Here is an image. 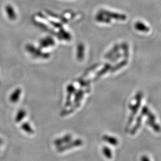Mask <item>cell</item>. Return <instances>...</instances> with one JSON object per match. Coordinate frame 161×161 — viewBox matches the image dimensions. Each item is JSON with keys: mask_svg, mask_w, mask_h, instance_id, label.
Here are the masks:
<instances>
[{"mask_svg": "<svg viewBox=\"0 0 161 161\" xmlns=\"http://www.w3.org/2000/svg\"><path fill=\"white\" fill-rule=\"evenodd\" d=\"M143 97V93L141 92L137 93L136 96V103L134 104H130L129 105V108L131 110V114L130 115V116L129 118V119L127 123V127H126V131H128L130 127L131 126L132 122L134 121V117L137 114V112H138V109L140 106L141 104V101Z\"/></svg>", "mask_w": 161, "mask_h": 161, "instance_id": "obj_1", "label": "cell"}, {"mask_svg": "<svg viewBox=\"0 0 161 161\" xmlns=\"http://www.w3.org/2000/svg\"><path fill=\"white\" fill-rule=\"evenodd\" d=\"M83 144V142L81 139H76L73 141H70L68 143L64 144L61 146L58 147V152H63L66 150L70 149L76 147H79Z\"/></svg>", "mask_w": 161, "mask_h": 161, "instance_id": "obj_2", "label": "cell"}, {"mask_svg": "<svg viewBox=\"0 0 161 161\" xmlns=\"http://www.w3.org/2000/svg\"><path fill=\"white\" fill-rule=\"evenodd\" d=\"M26 49L32 55H34L36 58H47L50 56V54L49 53H42L40 50H38L34 46L28 44L26 46Z\"/></svg>", "mask_w": 161, "mask_h": 161, "instance_id": "obj_3", "label": "cell"}, {"mask_svg": "<svg viewBox=\"0 0 161 161\" xmlns=\"http://www.w3.org/2000/svg\"><path fill=\"white\" fill-rule=\"evenodd\" d=\"M100 14L106 16L107 17H110V18H113L116 20H125L127 17L124 14H120L118 13H114L112 12H107V11H101L100 12Z\"/></svg>", "mask_w": 161, "mask_h": 161, "instance_id": "obj_4", "label": "cell"}, {"mask_svg": "<svg viewBox=\"0 0 161 161\" xmlns=\"http://www.w3.org/2000/svg\"><path fill=\"white\" fill-rule=\"evenodd\" d=\"M72 136L70 134H67L62 137L57 138L54 141V144L55 146L59 147L64 144H66L72 140Z\"/></svg>", "mask_w": 161, "mask_h": 161, "instance_id": "obj_5", "label": "cell"}, {"mask_svg": "<svg viewBox=\"0 0 161 161\" xmlns=\"http://www.w3.org/2000/svg\"><path fill=\"white\" fill-rule=\"evenodd\" d=\"M55 45V42L54 40L50 37L47 36L45 38H43L40 41L41 48H47L50 46H54Z\"/></svg>", "mask_w": 161, "mask_h": 161, "instance_id": "obj_6", "label": "cell"}, {"mask_svg": "<svg viewBox=\"0 0 161 161\" xmlns=\"http://www.w3.org/2000/svg\"><path fill=\"white\" fill-rule=\"evenodd\" d=\"M111 68H112V66H111L110 64H108V63L105 64L103 68H102L99 72H98L96 74L95 77L93 79V80H98L100 76H102V75L105 74L108 71H109Z\"/></svg>", "mask_w": 161, "mask_h": 161, "instance_id": "obj_7", "label": "cell"}, {"mask_svg": "<svg viewBox=\"0 0 161 161\" xmlns=\"http://www.w3.org/2000/svg\"><path fill=\"white\" fill-rule=\"evenodd\" d=\"M144 116V115H143L142 113L140 114V115L138 116L137 118V121H136V123L135 124V125L134 126V127L132 128V130H131L130 133L133 136L134 135L137 131H138V129L140 128V127L141 126V124H142V119H143V117Z\"/></svg>", "mask_w": 161, "mask_h": 161, "instance_id": "obj_8", "label": "cell"}, {"mask_svg": "<svg viewBox=\"0 0 161 161\" xmlns=\"http://www.w3.org/2000/svg\"><path fill=\"white\" fill-rule=\"evenodd\" d=\"M103 140L109 143L110 144L112 145V146H117L119 143V141L116 138H115L114 137L112 136H110L108 135H104L102 137Z\"/></svg>", "mask_w": 161, "mask_h": 161, "instance_id": "obj_9", "label": "cell"}, {"mask_svg": "<svg viewBox=\"0 0 161 161\" xmlns=\"http://www.w3.org/2000/svg\"><path fill=\"white\" fill-rule=\"evenodd\" d=\"M141 113L144 115L148 117V119L151 120V121H155L156 117L155 116L153 113H152L150 110L148 109V108L147 106H144L142 109V110L141 112Z\"/></svg>", "mask_w": 161, "mask_h": 161, "instance_id": "obj_10", "label": "cell"}, {"mask_svg": "<svg viewBox=\"0 0 161 161\" xmlns=\"http://www.w3.org/2000/svg\"><path fill=\"white\" fill-rule=\"evenodd\" d=\"M121 48V45H118V44H116L115 46L109 52H108L105 55H104V58H109L112 57H113V56H114L115 54L119 50V49Z\"/></svg>", "mask_w": 161, "mask_h": 161, "instance_id": "obj_11", "label": "cell"}, {"mask_svg": "<svg viewBox=\"0 0 161 161\" xmlns=\"http://www.w3.org/2000/svg\"><path fill=\"white\" fill-rule=\"evenodd\" d=\"M84 57V46L83 44H79L77 48V58L79 61H82Z\"/></svg>", "mask_w": 161, "mask_h": 161, "instance_id": "obj_12", "label": "cell"}, {"mask_svg": "<svg viewBox=\"0 0 161 161\" xmlns=\"http://www.w3.org/2000/svg\"><path fill=\"white\" fill-rule=\"evenodd\" d=\"M80 105V102H77L75 103L74 106H72L69 109L66 110H63L61 113H60V115L62 116H64L66 115H69L70 114H72L73 112H74L75 110L77 109Z\"/></svg>", "mask_w": 161, "mask_h": 161, "instance_id": "obj_13", "label": "cell"}, {"mask_svg": "<svg viewBox=\"0 0 161 161\" xmlns=\"http://www.w3.org/2000/svg\"><path fill=\"white\" fill-rule=\"evenodd\" d=\"M86 92H89L90 90L88 89ZM86 92H84L82 88H80L79 90H78L76 92H75V98H74L75 103H77V102H80L81 100L82 99L83 96L84 95V93Z\"/></svg>", "mask_w": 161, "mask_h": 161, "instance_id": "obj_14", "label": "cell"}, {"mask_svg": "<svg viewBox=\"0 0 161 161\" xmlns=\"http://www.w3.org/2000/svg\"><path fill=\"white\" fill-rule=\"evenodd\" d=\"M135 28L138 31L143 32H149L150 29L148 26L145 25L144 23L140 22H137L135 24Z\"/></svg>", "mask_w": 161, "mask_h": 161, "instance_id": "obj_15", "label": "cell"}, {"mask_svg": "<svg viewBox=\"0 0 161 161\" xmlns=\"http://www.w3.org/2000/svg\"><path fill=\"white\" fill-rule=\"evenodd\" d=\"M21 90L20 88H17L14 92H13L12 95L10 96V100L12 102V103H16L17 101L19 100L20 96L21 94Z\"/></svg>", "mask_w": 161, "mask_h": 161, "instance_id": "obj_16", "label": "cell"}, {"mask_svg": "<svg viewBox=\"0 0 161 161\" xmlns=\"http://www.w3.org/2000/svg\"><path fill=\"white\" fill-rule=\"evenodd\" d=\"M127 64H128V61H127V59H125V60L121 61V62H119V64H115L114 67L111 68L110 69V72H111L112 73H113V72H114L115 71H116V70L121 69V68H122V67L126 66Z\"/></svg>", "mask_w": 161, "mask_h": 161, "instance_id": "obj_17", "label": "cell"}, {"mask_svg": "<svg viewBox=\"0 0 161 161\" xmlns=\"http://www.w3.org/2000/svg\"><path fill=\"white\" fill-rule=\"evenodd\" d=\"M146 123L149 125L150 127H152L156 132H160V130H161L160 127L159 126L158 124L156 123L155 121H151L149 119H147L146 121Z\"/></svg>", "mask_w": 161, "mask_h": 161, "instance_id": "obj_18", "label": "cell"}, {"mask_svg": "<svg viewBox=\"0 0 161 161\" xmlns=\"http://www.w3.org/2000/svg\"><path fill=\"white\" fill-rule=\"evenodd\" d=\"M102 152L104 156L108 158V159H110L112 158V152L109 147L108 146H104L102 149Z\"/></svg>", "mask_w": 161, "mask_h": 161, "instance_id": "obj_19", "label": "cell"}, {"mask_svg": "<svg viewBox=\"0 0 161 161\" xmlns=\"http://www.w3.org/2000/svg\"><path fill=\"white\" fill-rule=\"evenodd\" d=\"M60 36L62 39H65V40L70 41L71 39V36L68 32H66L65 30L61 28L60 29Z\"/></svg>", "mask_w": 161, "mask_h": 161, "instance_id": "obj_20", "label": "cell"}, {"mask_svg": "<svg viewBox=\"0 0 161 161\" xmlns=\"http://www.w3.org/2000/svg\"><path fill=\"white\" fill-rule=\"evenodd\" d=\"M121 48H122L124 51V56L127 59V58L129 57V49H128V46L126 42L122 43L121 44Z\"/></svg>", "mask_w": 161, "mask_h": 161, "instance_id": "obj_21", "label": "cell"}, {"mask_svg": "<svg viewBox=\"0 0 161 161\" xmlns=\"http://www.w3.org/2000/svg\"><path fill=\"white\" fill-rule=\"evenodd\" d=\"M96 20L98 22H104V23H110V20L108 18L104 17V16L100 14L99 15H97L96 17Z\"/></svg>", "mask_w": 161, "mask_h": 161, "instance_id": "obj_22", "label": "cell"}, {"mask_svg": "<svg viewBox=\"0 0 161 161\" xmlns=\"http://www.w3.org/2000/svg\"><path fill=\"white\" fill-rule=\"evenodd\" d=\"M22 129H23L24 131H25L28 133H29V134L34 133L33 129L31 127L29 124H28V123H24L22 126Z\"/></svg>", "mask_w": 161, "mask_h": 161, "instance_id": "obj_23", "label": "cell"}, {"mask_svg": "<svg viewBox=\"0 0 161 161\" xmlns=\"http://www.w3.org/2000/svg\"><path fill=\"white\" fill-rule=\"evenodd\" d=\"M25 115H26V112L24 110H20L17 114V116L16 118V122H20L24 118Z\"/></svg>", "mask_w": 161, "mask_h": 161, "instance_id": "obj_24", "label": "cell"}, {"mask_svg": "<svg viewBox=\"0 0 161 161\" xmlns=\"http://www.w3.org/2000/svg\"><path fill=\"white\" fill-rule=\"evenodd\" d=\"M76 88L73 84H69V86H68V88H67L68 94L72 95L73 94H74L76 92Z\"/></svg>", "mask_w": 161, "mask_h": 161, "instance_id": "obj_25", "label": "cell"}, {"mask_svg": "<svg viewBox=\"0 0 161 161\" xmlns=\"http://www.w3.org/2000/svg\"><path fill=\"white\" fill-rule=\"evenodd\" d=\"M7 12L8 13V15L10 17V19H14L16 18V14H15L14 12L12 11V9L11 8L8 7V8H7Z\"/></svg>", "mask_w": 161, "mask_h": 161, "instance_id": "obj_26", "label": "cell"}, {"mask_svg": "<svg viewBox=\"0 0 161 161\" xmlns=\"http://www.w3.org/2000/svg\"><path fill=\"white\" fill-rule=\"evenodd\" d=\"M98 66H100L99 64H96L93 65L91 68H89L87 69L86 71L84 72V75H83V76H86V75L89 74L90 72H91V71H92V70H94V69H96Z\"/></svg>", "mask_w": 161, "mask_h": 161, "instance_id": "obj_27", "label": "cell"}, {"mask_svg": "<svg viewBox=\"0 0 161 161\" xmlns=\"http://www.w3.org/2000/svg\"><path fill=\"white\" fill-rule=\"evenodd\" d=\"M122 56V54L121 53L116 54L114 57H112L111 58H110V61L112 62H115L116 60H119Z\"/></svg>", "mask_w": 161, "mask_h": 161, "instance_id": "obj_28", "label": "cell"}, {"mask_svg": "<svg viewBox=\"0 0 161 161\" xmlns=\"http://www.w3.org/2000/svg\"><path fill=\"white\" fill-rule=\"evenodd\" d=\"M78 82L81 86H88L90 83V80H86H86H83L82 79H80Z\"/></svg>", "mask_w": 161, "mask_h": 161, "instance_id": "obj_29", "label": "cell"}, {"mask_svg": "<svg viewBox=\"0 0 161 161\" xmlns=\"http://www.w3.org/2000/svg\"><path fill=\"white\" fill-rule=\"evenodd\" d=\"M48 22L50 24H52V25H53V26H54L56 28H59V29L62 28V25L60 23H58V22H53V21H50V20H48Z\"/></svg>", "mask_w": 161, "mask_h": 161, "instance_id": "obj_30", "label": "cell"}, {"mask_svg": "<svg viewBox=\"0 0 161 161\" xmlns=\"http://www.w3.org/2000/svg\"><path fill=\"white\" fill-rule=\"evenodd\" d=\"M71 97H72V95L68 94V97L66 98V102L65 103V107H68L70 104H71Z\"/></svg>", "mask_w": 161, "mask_h": 161, "instance_id": "obj_31", "label": "cell"}, {"mask_svg": "<svg viewBox=\"0 0 161 161\" xmlns=\"http://www.w3.org/2000/svg\"><path fill=\"white\" fill-rule=\"evenodd\" d=\"M141 161H150V160L147 156L144 155L141 157Z\"/></svg>", "mask_w": 161, "mask_h": 161, "instance_id": "obj_32", "label": "cell"}]
</instances>
